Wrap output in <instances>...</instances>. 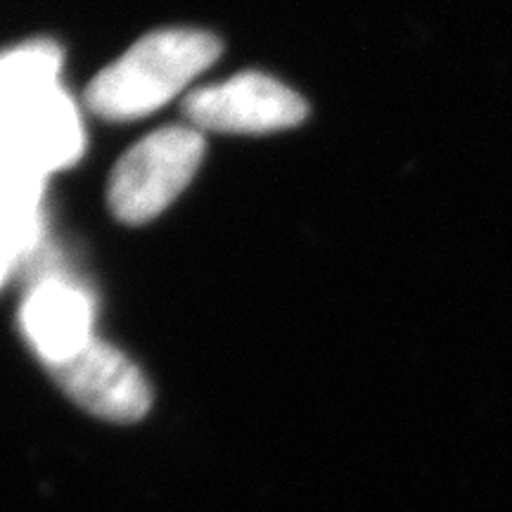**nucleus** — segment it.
<instances>
[{
  "label": "nucleus",
  "mask_w": 512,
  "mask_h": 512,
  "mask_svg": "<svg viewBox=\"0 0 512 512\" xmlns=\"http://www.w3.org/2000/svg\"><path fill=\"white\" fill-rule=\"evenodd\" d=\"M219 53L221 43L207 31H155L95 76L86 102L102 119H140L190 86L195 76L216 62Z\"/></svg>",
  "instance_id": "nucleus-1"
},
{
  "label": "nucleus",
  "mask_w": 512,
  "mask_h": 512,
  "mask_svg": "<svg viewBox=\"0 0 512 512\" xmlns=\"http://www.w3.org/2000/svg\"><path fill=\"white\" fill-rule=\"evenodd\" d=\"M204 157L195 126H166L136 143L110 178V207L119 221L145 223L169 207L192 181Z\"/></svg>",
  "instance_id": "nucleus-2"
},
{
  "label": "nucleus",
  "mask_w": 512,
  "mask_h": 512,
  "mask_svg": "<svg viewBox=\"0 0 512 512\" xmlns=\"http://www.w3.org/2000/svg\"><path fill=\"white\" fill-rule=\"evenodd\" d=\"M183 110L197 131L266 133L306 119V102L297 93L271 76L252 72L190 93Z\"/></svg>",
  "instance_id": "nucleus-3"
},
{
  "label": "nucleus",
  "mask_w": 512,
  "mask_h": 512,
  "mask_svg": "<svg viewBox=\"0 0 512 512\" xmlns=\"http://www.w3.org/2000/svg\"><path fill=\"white\" fill-rule=\"evenodd\" d=\"M50 373L69 399L98 418L136 422L150 408V387L136 363L100 339L50 368Z\"/></svg>",
  "instance_id": "nucleus-4"
},
{
  "label": "nucleus",
  "mask_w": 512,
  "mask_h": 512,
  "mask_svg": "<svg viewBox=\"0 0 512 512\" xmlns=\"http://www.w3.org/2000/svg\"><path fill=\"white\" fill-rule=\"evenodd\" d=\"M95 306L91 294L57 271L36 273L19 311V325L36 356L48 368L93 342Z\"/></svg>",
  "instance_id": "nucleus-5"
},
{
  "label": "nucleus",
  "mask_w": 512,
  "mask_h": 512,
  "mask_svg": "<svg viewBox=\"0 0 512 512\" xmlns=\"http://www.w3.org/2000/svg\"><path fill=\"white\" fill-rule=\"evenodd\" d=\"M0 143L12 145L53 176L79 162L86 147V131L79 107L60 86L0 136Z\"/></svg>",
  "instance_id": "nucleus-6"
},
{
  "label": "nucleus",
  "mask_w": 512,
  "mask_h": 512,
  "mask_svg": "<svg viewBox=\"0 0 512 512\" xmlns=\"http://www.w3.org/2000/svg\"><path fill=\"white\" fill-rule=\"evenodd\" d=\"M60 74L62 50L50 41H29L0 53V136L62 86Z\"/></svg>",
  "instance_id": "nucleus-7"
},
{
  "label": "nucleus",
  "mask_w": 512,
  "mask_h": 512,
  "mask_svg": "<svg viewBox=\"0 0 512 512\" xmlns=\"http://www.w3.org/2000/svg\"><path fill=\"white\" fill-rule=\"evenodd\" d=\"M43 216H24L0 207V290L19 266L34 261L43 247Z\"/></svg>",
  "instance_id": "nucleus-8"
}]
</instances>
